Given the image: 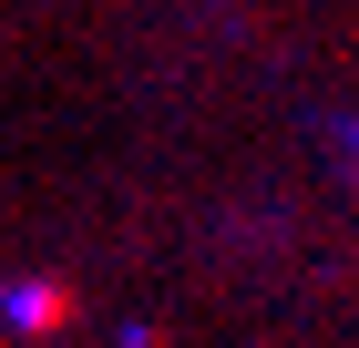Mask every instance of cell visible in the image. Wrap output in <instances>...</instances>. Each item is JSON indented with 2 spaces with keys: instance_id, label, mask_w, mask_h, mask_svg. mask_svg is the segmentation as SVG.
<instances>
[{
  "instance_id": "obj_1",
  "label": "cell",
  "mask_w": 359,
  "mask_h": 348,
  "mask_svg": "<svg viewBox=\"0 0 359 348\" xmlns=\"http://www.w3.org/2000/svg\"><path fill=\"white\" fill-rule=\"evenodd\" d=\"M11 318L41 338V328H62V318H72V287H31V297H11Z\"/></svg>"
}]
</instances>
